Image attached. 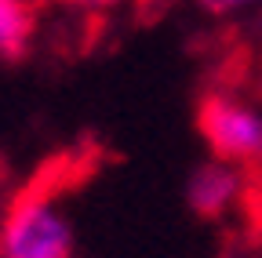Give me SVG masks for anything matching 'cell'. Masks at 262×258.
Wrapping results in <instances>:
<instances>
[{"label": "cell", "mask_w": 262, "mask_h": 258, "mask_svg": "<svg viewBox=\"0 0 262 258\" xmlns=\"http://www.w3.org/2000/svg\"><path fill=\"white\" fill-rule=\"evenodd\" d=\"M0 251L4 258H70L73 233L51 200L44 197H22L0 233Z\"/></svg>", "instance_id": "cell-1"}, {"label": "cell", "mask_w": 262, "mask_h": 258, "mask_svg": "<svg viewBox=\"0 0 262 258\" xmlns=\"http://www.w3.org/2000/svg\"><path fill=\"white\" fill-rule=\"evenodd\" d=\"M201 131L222 160H258L262 156V116L229 99H204Z\"/></svg>", "instance_id": "cell-2"}, {"label": "cell", "mask_w": 262, "mask_h": 258, "mask_svg": "<svg viewBox=\"0 0 262 258\" xmlns=\"http://www.w3.org/2000/svg\"><path fill=\"white\" fill-rule=\"evenodd\" d=\"M237 185H241V178L229 164H204L189 178V189H186L189 207L201 218H219L229 207V200L237 197Z\"/></svg>", "instance_id": "cell-3"}, {"label": "cell", "mask_w": 262, "mask_h": 258, "mask_svg": "<svg viewBox=\"0 0 262 258\" xmlns=\"http://www.w3.org/2000/svg\"><path fill=\"white\" fill-rule=\"evenodd\" d=\"M29 11L22 0H0V55L4 58H18L29 37Z\"/></svg>", "instance_id": "cell-4"}, {"label": "cell", "mask_w": 262, "mask_h": 258, "mask_svg": "<svg viewBox=\"0 0 262 258\" xmlns=\"http://www.w3.org/2000/svg\"><path fill=\"white\" fill-rule=\"evenodd\" d=\"M201 4L208 8V11H229V8H241V4H248V0H201Z\"/></svg>", "instance_id": "cell-5"}]
</instances>
